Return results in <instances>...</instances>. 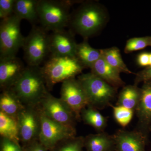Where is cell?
<instances>
[{
	"instance_id": "1",
	"label": "cell",
	"mask_w": 151,
	"mask_h": 151,
	"mask_svg": "<svg viewBox=\"0 0 151 151\" xmlns=\"http://www.w3.org/2000/svg\"><path fill=\"white\" fill-rule=\"evenodd\" d=\"M24 106L37 107L49 91L41 68L27 65L11 89Z\"/></svg>"
},
{
	"instance_id": "2",
	"label": "cell",
	"mask_w": 151,
	"mask_h": 151,
	"mask_svg": "<svg viewBox=\"0 0 151 151\" xmlns=\"http://www.w3.org/2000/svg\"><path fill=\"white\" fill-rule=\"evenodd\" d=\"M107 17L106 12L101 6L87 2L82 4L71 14L68 26L73 33L87 39L102 29Z\"/></svg>"
},
{
	"instance_id": "3",
	"label": "cell",
	"mask_w": 151,
	"mask_h": 151,
	"mask_svg": "<svg viewBox=\"0 0 151 151\" xmlns=\"http://www.w3.org/2000/svg\"><path fill=\"white\" fill-rule=\"evenodd\" d=\"M41 68L49 91L57 83L75 78L85 68L75 57L52 55Z\"/></svg>"
},
{
	"instance_id": "4",
	"label": "cell",
	"mask_w": 151,
	"mask_h": 151,
	"mask_svg": "<svg viewBox=\"0 0 151 151\" xmlns=\"http://www.w3.org/2000/svg\"><path fill=\"white\" fill-rule=\"evenodd\" d=\"M74 2L62 0H39V22L47 32L65 29L70 21V9Z\"/></svg>"
},
{
	"instance_id": "5",
	"label": "cell",
	"mask_w": 151,
	"mask_h": 151,
	"mask_svg": "<svg viewBox=\"0 0 151 151\" xmlns=\"http://www.w3.org/2000/svg\"><path fill=\"white\" fill-rule=\"evenodd\" d=\"M77 79L86 92L89 105L98 110L110 106L116 97V88L91 72L81 74Z\"/></svg>"
},
{
	"instance_id": "6",
	"label": "cell",
	"mask_w": 151,
	"mask_h": 151,
	"mask_svg": "<svg viewBox=\"0 0 151 151\" xmlns=\"http://www.w3.org/2000/svg\"><path fill=\"white\" fill-rule=\"evenodd\" d=\"M48 32L42 27L33 26L24 38L22 48L27 65L40 66L50 53Z\"/></svg>"
},
{
	"instance_id": "7",
	"label": "cell",
	"mask_w": 151,
	"mask_h": 151,
	"mask_svg": "<svg viewBox=\"0 0 151 151\" xmlns=\"http://www.w3.org/2000/svg\"><path fill=\"white\" fill-rule=\"evenodd\" d=\"M21 20L14 14L2 19L0 24V58L16 56L22 47L24 37L20 29Z\"/></svg>"
},
{
	"instance_id": "8",
	"label": "cell",
	"mask_w": 151,
	"mask_h": 151,
	"mask_svg": "<svg viewBox=\"0 0 151 151\" xmlns=\"http://www.w3.org/2000/svg\"><path fill=\"white\" fill-rule=\"evenodd\" d=\"M40 112L41 128L38 140L49 151L63 140L76 136L75 128L54 122Z\"/></svg>"
},
{
	"instance_id": "9",
	"label": "cell",
	"mask_w": 151,
	"mask_h": 151,
	"mask_svg": "<svg viewBox=\"0 0 151 151\" xmlns=\"http://www.w3.org/2000/svg\"><path fill=\"white\" fill-rule=\"evenodd\" d=\"M45 116L58 123L75 128L78 121L75 114L60 98L54 97L49 92L37 106Z\"/></svg>"
},
{
	"instance_id": "10",
	"label": "cell",
	"mask_w": 151,
	"mask_h": 151,
	"mask_svg": "<svg viewBox=\"0 0 151 151\" xmlns=\"http://www.w3.org/2000/svg\"><path fill=\"white\" fill-rule=\"evenodd\" d=\"M20 142L24 146L38 139L41 128L40 112L37 107L25 106L17 118Z\"/></svg>"
},
{
	"instance_id": "11",
	"label": "cell",
	"mask_w": 151,
	"mask_h": 151,
	"mask_svg": "<svg viewBox=\"0 0 151 151\" xmlns=\"http://www.w3.org/2000/svg\"><path fill=\"white\" fill-rule=\"evenodd\" d=\"M60 94V99L73 111L78 121H80L81 111L89 105L88 97L80 81L75 78L63 81Z\"/></svg>"
},
{
	"instance_id": "12",
	"label": "cell",
	"mask_w": 151,
	"mask_h": 151,
	"mask_svg": "<svg viewBox=\"0 0 151 151\" xmlns=\"http://www.w3.org/2000/svg\"><path fill=\"white\" fill-rule=\"evenodd\" d=\"M77 44L70 30L52 32L49 35L50 53L52 55L75 57Z\"/></svg>"
},
{
	"instance_id": "13",
	"label": "cell",
	"mask_w": 151,
	"mask_h": 151,
	"mask_svg": "<svg viewBox=\"0 0 151 151\" xmlns=\"http://www.w3.org/2000/svg\"><path fill=\"white\" fill-rule=\"evenodd\" d=\"M25 66L17 56L0 58V87L1 91L11 89L24 71Z\"/></svg>"
},
{
	"instance_id": "14",
	"label": "cell",
	"mask_w": 151,
	"mask_h": 151,
	"mask_svg": "<svg viewBox=\"0 0 151 151\" xmlns=\"http://www.w3.org/2000/svg\"><path fill=\"white\" fill-rule=\"evenodd\" d=\"M113 137L115 151H146L148 137L138 130L119 129Z\"/></svg>"
},
{
	"instance_id": "15",
	"label": "cell",
	"mask_w": 151,
	"mask_h": 151,
	"mask_svg": "<svg viewBox=\"0 0 151 151\" xmlns=\"http://www.w3.org/2000/svg\"><path fill=\"white\" fill-rule=\"evenodd\" d=\"M141 96L135 112L138 122L137 129L148 137L151 127V81L144 82Z\"/></svg>"
},
{
	"instance_id": "16",
	"label": "cell",
	"mask_w": 151,
	"mask_h": 151,
	"mask_svg": "<svg viewBox=\"0 0 151 151\" xmlns=\"http://www.w3.org/2000/svg\"><path fill=\"white\" fill-rule=\"evenodd\" d=\"M91 73L117 89L125 85V82L120 76V72L107 63L102 56L91 68Z\"/></svg>"
},
{
	"instance_id": "17",
	"label": "cell",
	"mask_w": 151,
	"mask_h": 151,
	"mask_svg": "<svg viewBox=\"0 0 151 151\" xmlns=\"http://www.w3.org/2000/svg\"><path fill=\"white\" fill-rule=\"evenodd\" d=\"M84 148L86 151H115L113 135L104 132L87 135L84 137Z\"/></svg>"
},
{
	"instance_id": "18",
	"label": "cell",
	"mask_w": 151,
	"mask_h": 151,
	"mask_svg": "<svg viewBox=\"0 0 151 151\" xmlns=\"http://www.w3.org/2000/svg\"><path fill=\"white\" fill-rule=\"evenodd\" d=\"M38 3L39 0H16L14 14L21 20H26L33 26L36 25L39 22Z\"/></svg>"
},
{
	"instance_id": "19",
	"label": "cell",
	"mask_w": 151,
	"mask_h": 151,
	"mask_svg": "<svg viewBox=\"0 0 151 151\" xmlns=\"http://www.w3.org/2000/svg\"><path fill=\"white\" fill-rule=\"evenodd\" d=\"M25 106L11 89L2 91L0 94V111L17 119Z\"/></svg>"
},
{
	"instance_id": "20",
	"label": "cell",
	"mask_w": 151,
	"mask_h": 151,
	"mask_svg": "<svg viewBox=\"0 0 151 151\" xmlns=\"http://www.w3.org/2000/svg\"><path fill=\"white\" fill-rule=\"evenodd\" d=\"M102 56L101 50L93 48L89 45L87 39L77 44L75 57L84 68H91Z\"/></svg>"
},
{
	"instance_id": "21",
	"label": "cell",
	"mask_w": 151,
	"mask_h": 151,
	"mask_svg": "<svg viewBox=\"0 0 151 151\" xmlns=\"http://www.w3.org/2000/svg\"><path fill=\"white\" fill-rule=\"evenodd\" d=\"M141 96V89L136 84L124 86L118 97L116 105L135 111Z\"/></svg>"
},
{
	"instance_id": "22",
	"label": "cell",
	"mask_w": 151,
	"mask_h": 151,
	"mask_svg": "<svg viewBox=\"0 0 151 151\" xmlns=\"http://www.w3.org/2000/svg\"><path fill=\"white\" fill-rule=\"evenodd\" d=\"M81 119L84 124L93 127L99 133L104 132L107 127L108 118L91 105H88L82 110Z\"/></svg>"
},
{
	"instance_id": "23",
	"label": "cell",
	"mask_w": 151,
	"mask_h": 151,
	"mask_svg": "<svg viewBox=\"0 0 151 151\" xmlns=\"http://www.w3.org/2000/svg\"><path fill=\"white\" fill-rule=\"evenodd\" d=\"M1 137L9 139L20 145L18 124L17 119L0 111Z\"/></svg>"
},
{
	"instance_id": "24",
	"label": "cell",
	"mask_w": 151,
	"mask_h": 151,
	"mask_svg": "<svg viewBox=\"0 0 151 151\" xmlns=\"http://www.w3.org/2000/svg\"><path fill=\"white\" fill-rule=\"evenodd\" d=\"M102 57L112 67L121 73H134L127 67L122 59L120 50L116 47L101 50Z\"/></svg>"
},
{
	"instance_id": "25",
	"label": "cell",
	"mask_w": 151,
	"mask_h": 151,
	"mask_svg": "<svg viewBox=\"0 0 151 151\" xmlns=\"http://www.w3.org/2000/svg\"><path fill=\"white\" fill-rule=\"evenodd\" d=\"M84 137H73L65 139L58 143L50 151H83Z\"/></svg>"
},
{
	"instance_id": "26",
	"label": "cell",
	"mask_w": 151,
	"mask_h": 151,
	"mask_svg": "<svg viewBox=\"0 0 151 151\" xmlns=\"http://www.w3.org/2000/svg\"><path fill=\"white\" fill-rule=\"evenodd\" d=\"M113 116L116 122L123 127H126L130 124L134 116V111L122 106H114L111 104Z\"/></svg>"
},
{
	"instance_id": "27",
	"label": "cell",
	"mask_w": 151,
	"mask_h": 151,
	"mask_svg": "<svg viewBox=\"0 0 151 151\" xmlns=\"http://www.w3.org/2000/svg\"><path fill=\"white\" fill-rule=\"evenodd\" d=\"M148 46H151V36L132 38L127 41L124 51L125 53H130L142 50Z\"/></svg>"
},
{
	"instance_id": "28",
	"label": "cell",
	"mask_w": 151,
	"mask_h": 151,
	"mask_svg": "<svg viewBox=\"0 0 151 151\" xmlns=\"http://www.w3.org/2000/svg\"><path fill=\"white\" fill-rule=\"evenodd\" d=\"M16 0H0V18H7L14 14Z\"/></svg>"
},
{
	"instance_id": "29",
	"label": "cell",
	"mask_w": 151,
	"mask_h": 151,
	"mask_svg": "<svg viewBox=\"0 0 151 151\" xmlns=\"http://www.w3.org/2000/svg\"><path fill=\"white\" fill-rule=\"evenodd\" d=\"M0 151H24L22 146L4 137H1Z\"/></svg>"
},
{
	"instance_id": "30",
	"label": "cell",
	"mask_w": 151,
	"mask_h": 151,
	"mask_svg": "<svg viewBox=\"0 0 151 151\" xmlns=\"http://www.w3.org/2000/svg\"><path fill=\"white\" fill-rule=\"evenodd\" d=\"M149 81H151V66H148L137 73L134 84L137 85L140 82Z\"/></svg>"
},
{
	"instance_id": "31",
	"label": "cell",
	"mask_w": 151,
	"mask_h": 151,
	"mask_svg": "<svg viewBox=\"0 0 151 151\" xmlns=\"http://www.w3.org/2000/svg\"><path fill=\"white\" fill-rule=\"evenodd\" d=\"M24 151H49L39 140L33 141L24 146H22Z\"/></svg>"
},
{
	"instance_id": "32",
	"label": "cell",
	"mask_w": 151,
	"mask_h": 151,
	"mask_svg": "<svg viewBox=\"0 0 151 151\" xmlns=\"http://www.w3.org/2000/svg\"><path fill=\"white\" fill-rule=\"evenodd\" d=\"M138 64L142 67H148L150 65V53L142 52L138 55Z\"/></svg>"
},
{
	"instance_id": "33",
	"label": "cell",
	"mask_w": 151,
	"mask_h": 151,
	"mask_svg": "<svg viewBox=\"0 0 151 151\" xmlns=\"http://www.w3.org/2000/svg\"><path fill=\"white\" fill-rule=\"evenodd\" d=\"M149 66H151V52L150 53V65Z\"/></svg>"
},
{
	"instance_id": "34",
	"label": "cell",
	"mask_w": 151,
	"mask_h": 151,
	"mask_svg": "<svg viewBox=\"0 0 151 151\" xmlns=\"http://www.w3.org/2000/svg\"><path fill=\"white\" fill-rule=\"evenodd\" d=\"M150 131L151 132V127H150Z\"/></svg>"
}]
</instances>
